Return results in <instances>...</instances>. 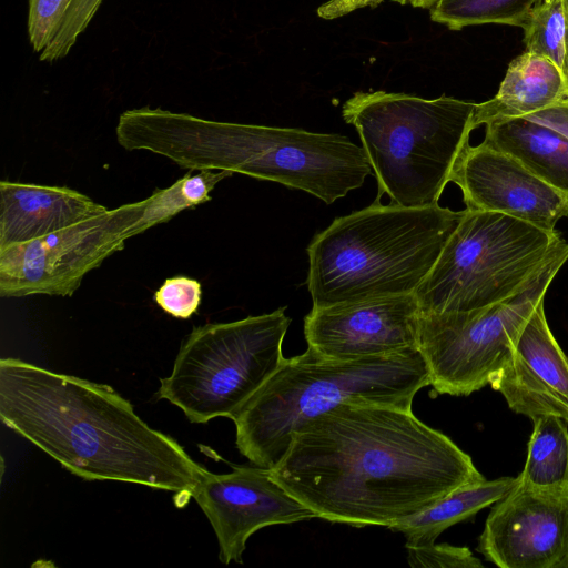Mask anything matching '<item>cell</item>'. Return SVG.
I'll return each mask as SVG.
<instances>
[{
	"instance_id": "6da1fadb",
	"label": "cell",
	"mask_w": 568,
	"mask_h": 568,
	"mask_svg": "<svg viewBox=\"0 0 568 568\" xmlns=\"http://www.w3.org/2000/svg\"><path fill=\"white\" fill-rule=\"evenodd\" d=\"M268 470L317 518L353 527H389L484 478L412 409L356 403L305 422Z\"/></svg>"
},
{
	"instance_id": "7a4b0ae2",
	"label": "cell",
	"mask_w": 568,
	"mask_h": 568,
	"mask_svg": "<svg viewBox=\"0 0 568 568\" xmlns=\"http://www.w3.org/2000/svg\"><path fill=\"white\" fill-rule=\"evenodd\" d=\"M0 417L82 479L172 491L179 507L207 473L109 385L18 358L0 361Z\"/></svg>"
},
{
	"instance_id": "3957f363",
	"label": "cell",
	"mask_w": 568,
	"mask_h": 568,
	"mask_svg": "<svg viewBox=\"0 0 568 568\" xmlns=\"http://www.w3.org/2000/svg\"><path fill=\"white\" fill-rule=\"evenodd\" d=\"M118 143L189 170L241 173L311 193L326 204L363 185L373 169L362 146L341 134L219 122L149 106L124 111Z\"/></svg>"
},
{
	"instance_id": "277c9868",
	"label": "cell",
	"mask_w": 568,
	"mask_h": 568,
	"mask_svg": "<svg viewBox=\"0 0 568 568\" xmlns=\"http://www.w3.org/2000/svg\"><path fill=\"white\" fill-rule=\"evenodd\" d=\"M465 213L376 201L336 217L307 247L313 307L414 294Z\"/></svg>"
},
{
	"instance_id": "5b68a950",
	"label": "cell",
	"mask_w": 568,
	"mask_h": 568,
	"mask_svg": "<svg viewBox=\"0 0 568 568\" xmlns=\"http://www.w3.org/2000/svg\"><path fill=\"white\" fill-rule=\"evenodd\" d=\"M418 348L349 361L329 359L311 347L278 369L231 417L239 452L254 466L274 468L305 422L343 403L412 409L429 385Z\"/></svg>"
},
{
	"instance_id": "8992f818",
	"label": "cell",
	"mask_w": 568,
	"mask_h": 568,
	"mask_svg": "<svg viewBox=\"0 0 568 568\" xmlns=\"http://www.w3.org/2000/svg\"><path fill=\"white\" fill-rule=\"evenodd\" d=\"M476 103L386 91L356 92L342 109L362 141L378 182L379 201L406 207L438 204L452 170L469 143Z\"/></svg>"
},
{
	"instance_id": "52a82bcc",
	"label": "cell",
	"mask_w": 568,
	"mask_h": 568,
	"mask_svg": "<svg viewBox=\"0 0 568 568\" xmlns=\"http://www.w3.org/2000/svg\"><path fill=\"white\" fill-rule=\"evenodd\" d=\"M567 243L556 230L466 209L414 293L420 313L468 312L501 302L519 292Z\"/></svg>"
},
{
	"instance_id": "ba28073f",
	"label": "cell",
	"mask_w": 568,
	"mask_h": 568,
	"mask_svg": "<svg viewBox=\"0 0 568 568\" xmlns=\"http://www.w3.org/2000/svg\"><path fill=\"white\" fill-rule=\"evenodd\" d=\"M286 307L230 323L197 326L182 343L159 398L191 423L231 418L278 369L291 320Z\"/></svg>"
},
{
	"instance_id": "9c48e42d",
	"label": "cell",
	"mask_w": 568,
	"mask_h": 568,
	"mask_svg": "<svg viewBox=\"0 0 568 568\" xmlns=\"http://www.w3.org/2000/svg\"><path fill=\"white\" fill-rule=\"evenodd\" d=\"M187 210L172 184L45 236L0 247V295L71 296L85 274L124 248L128 239Z\"/></svg>"
},
{
	"instance_id": "30bf717a",
	"label": "cell",
	"mask_w": 568,
	"mask_h": 568,
	"mask_svg": "<svg viewBox=\"0 0 568 568\" xmlns=\"http://www.w3.org/2000/svg\"><path fill=\"white\" fill-rule=\"evenodd\" d=\"M568 261V243L519 292L468 312L420 313L418 349L437 395L468 396L490 384L517 338Z\"/></svg>"
},
{
	"instance_id": "8fae6325",
	"label": "cell",
	"mask_w": 568,
	"mask_h": 568,
	"mask_svg": "<svg viewBox=\"0 0 568 568\" xmlns=\"http://www.w3.org/2000/svg\"><path fill=\"white\" fill-rule=\"evenodd\" d=\"M478 551L500 568H568V487L518 481L491 508Z\"/></svg>"
},
{
	"instance_id": "7c38bea8",
	"label": "cell",
	"mask_w": 568,
	"mask_h": 568,
	"mask_svg": "<svg viewBox=\"0 0 568 568\" xmlns=\"http://www.w3.org/2000/svg\"><path fill=\"white\" fill-rule=\"evenodd\" d=\"M192 498L207 517L225 565L243 561L247 539L261 528L317 518L258 466H237L227 474L207 470Z\"/></svg>"
},
{
	"instance_id": "4fadbf2b",
	"label": "cell",
	"mask_w": 568,
	"mask_h": 568,
	"mask_svg": "<svg viewBox=\"0 0 568 568\" xmlns=\"http://www.w3.org/2000/svg\"><path fill=\"white\" fill-rule=\"evenodd\" d=\"M420 308L415 294L312 308L307 346L329 359L386 356L418 348Z\"/></svg>"
},
{
	"instance_id": "5bb4252c",
	"label": "cell",
	"mask_w": 568,
	"mask_h": 568,
	"mask_svg": "<svg viewBox=\"0 0 568 568\" xmlns=\"http://www.w3.org/2000/svg\"><path fill=\"white\" fill-rule=\"evenodd\" d=\"M466 209L503 213L554 231L568 216V196L511 155L483 142L460 152L449 176Z\"/></svg>"
},
{
	"instance_id": "9a60e30c",
	"label": "cell",
	"mask_w": 568,
	"mask_h": 568,
	"mask_svg": "<svg viewBox=\"0 0 568 568\" xmlns=\"http://www.w3.org/2000/svg\"><path fill=\"white\" fill-rule=\"evenodd\" d=\"M489 385L517 414L530 419L554 415L568 424V357L550 331L544 301L524 325L510 359Z\"/></svg>"
},
{
	"instance_id": "2e32d148",
	"label": "cell",
	"mask_w": 568,
	"mask_h": 568,
	"mask_svg": "<svg viewBox=\"0 0 568 568\" xmlns=\"http://www.w3.org/2000/svg\"><path fill=\"white\" fill-rule=\"evenodd\" d=\"M108 209L65 187L0 182V247L45 236Z\"/></svg>"
},
{
	"instance_id": "e0dca14e",
	"label": "cell",
	"mask_w": 568,
	"mask_h": 568,
	"mask_svg": "<svg viewBox=\"0 0 568 568\" xmlns=\"http://www.w3.org/2000/svg\"><path fill=\"white\" fill-rule=\"evenodd\" d=\"M567 99L561 69L547 58L524 51L509 63L497 93L476 103L473 126L526 116Z\"/></svg>"
},
{
	"instance_id": "ac0fdd59",
	"label": "cell",
	"mask_w": 568,
	"mask_h": 568,
	"mask_svg": "<svg viewBox=\"0 0 568 568\" xmlns=\"http://www.w3.org/2000/svg\"><path fill=\"white\" fill-rule=\"evenodd\" d=\"M484 144L517 159L528 170L568 196V138L528 118L485 124Z\"/></svg>"
},
{
	"instance_id": "d6986e66",
	"label": "cell",
	"mask_w": 568,
	"mask_h": 568,
	"mask_svg": "<svg viewBox=\"0 0 568 568\" xmlns=\"http://www.w3.org/2000/svg\"><path fill=\"white\" fill-rule=\"evenodd\" d=\"M518 483L517 477L488 480L485 477L462 486L434 505L388 528L406 536L405 545L435 542L448 527L466 520L504 498Z\"/></svg>"
},
{
	"instance_id": "ffe728a7",
	"label": "cell",
	"mask_w": 568,
	"mask_h": 568,
	"mask_svg": "<svg viewBox=\"0 0 568 568\" xmlns=\"http://www.w3.org/2000/svg\"><path fill=\"white\" fill-rule=\"evenodd\" d=\"M534 423L527 458L519 484L542 490L568 487V427L557 416L545 415L531 419Z\"/></svg>"
},
{
	"instance_id": "44dd1931",
	"label": "cell",
	"mask_w": 568,
	"mask_h": 568,
	"mask_svg": "<svg viewBox=\"0 0 568 568\" xmlns=\"http://www.w3.org/2000/svg\"><path fill=\"white\" fill-rule=\"evenodd\" d=\"M539 0H438L430 19L450 30L496 23L523 28L531 8Z\"/></svg>"
},
{
	"instance_id": "7402d4cb",
	"label": "cell",
	"mask_w": 568,
	"mask_h": 568,
	"mask_svg": "<svg viewBox=\"0 0 568 568\" xmlns=\"http://www.w3.org/2000/svg\"><path fill=\"white\" fill-rule=\"evenodd\" d=\"M521 29L525 51L547 58L562 68L568 30L565 0H539L529 11Z\"/></svg>"
},
{
	"instance_id": "603a6c76",
	"label": "cell",
	"mask_w": 568,
	"mask_h": 568,
	"mask_svg": "<svg viewBox=\"0 0 568 568\" xmlns=\"http://www.w3.org/2000/svg\"><path fill=\"white\" fill-rule=\"evenodd\" d=\"M101 3L102 0H71L58 33L40 53L39 59L53 62L64 58L89 26Z\"/></svg>"
},
{
	"instance_id": "cb8c5ba5",
	"label": "cell",
	"mask_w": 568,
	"mask_h": 568,
	"mask_svg": "<svg viewBox=\"0 0 568 568\" xmlns=\"http://www.w3.org/2000/svg\"><path fill=\"white\" fill-rule=\"evenodd\" d=\"M407 561L413 568H478L480 559L475 557L467 547L448 544L427 542L405 545Z\"/></svg>"
},
{
	"instance_id": "d4e9b609",
	"label": "cell",
	"mask_w": 568,
	"mask_h": 568,
	"mask_svg": "<svg viewBox=\"0 0 568 568\" xmlns=\"http://www.w3.org/2000/svg\"><path fill=\"white\" fill-rule=\"evenodd\" d=\"M71 0H29L28 36L37 53L58 33Z\"/></svg>"
},
{
	"instance_id": "484cf974",
	"label": "cell",
	"mask_w": 568,
	"mask_h": 568,
	"mask_svg": "<svg viewBox=\"0 0 568 568\" xmlns=\"http://www.w3.org/2000/svg\"><path fill=\"white\" fill-rule=\"evenodd\" d=\"M202 287L200 282L186 276L170 277L154 294L155 303L176 318H190L199 308Z\"/></svg>"
},
{
	"instance_id": "4316f807",
	"label": "cell",
	"mask_w": 568,
	"mask_h": 568,
	"mask_svg": "<svg viewBox=\"0 0 568 568\" xmlns=\"http://www.w3.org/2000/svg\"><path fill=\"white\" fill-rule=\"evenodd\" d=\"M561 72H562L565 87H566V91H567V95H568V30H567V38H566V55H565L564 64L561 68Z\"/></svg>"
},
{
	"instance_id": "83f0119b",
	"label": "cell",
	"mask_w": 568,
	"mask_h": 568,
	"mask_svg": "<svg viewBox=\"0 0 568 568\" xmlns=\"http://www.w3.org/2000/svg\"><path fill=\"white\" fill-rule=\"evenodd\" d=\"M437 1L438 0H406V2L412 3L414 7H419L424 9L433 8Z\"/></svg>"
},
{
	"instance_id": "f1b7e54d",
	"label": "cell",
	"mask_w": 568,
	"mask_h": 568,
	"mask_svg": "<svg viewBox=\"0 0 568 568\" xmlns=\"http://www.w3.org/2000/svg\"><path fill=\"white\" fill-rule=\"evenodd\" d=\"M565 3H566V7H567V11H568V0H565Z\"/></svg>"
},
{
	"instance_id": "f546056e",
	"label": "cell",
	"mask_w": 568,
	"mask_h": 568,
	"mask_svg": "<svg viewBox=\"0 0 568 568\" xmlns=\"http://www.w3.org/2000/svg\"><path fill=\"white\" fill-rule=\"evenodd\" d=\"M397 1H399V2H402V3H406V0H397Z\"/></svg>"
}]
</instances>
